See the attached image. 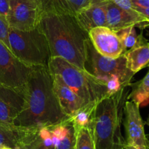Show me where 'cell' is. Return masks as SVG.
I'll use <instances>...</instances> for the list:
<instances>
[{
    "mask_svg": "<svg viewBox=\"0 0 149 149\" xmlns=\"http://www.w3.org/2000/svg\"><path fill=\"white\" fill-rule=\"evenodd\" d=\"M68 119L60 107L47 67H32L26 85V105L13 124L30 129L52 127Z\"/></svg>",
    "mask_w": 149,
    "mask_h": 149,
    "instance_id": "1",
    "label": "cell"
},
{
    "mask_svg": "<svg viewBox=\"0 0 149 149\" xmlns=\"http://www.w3.org/2000/svg\"><path fill=\"white\" fill-rule=\"evenodd\" d=\"M39 26L47 39L51 57L63 58L84 71L90 38L75 16L43 13Z\"/></svg>",
    "mask_w": 149,
    "mask_h": 149,
    "instance_id": "2",
    "label": "cell"
},
{
    "mask_svg": "<svg viewBox=\"0 0 149 149\" xmlns=\"http://www.w3.org/2000/svg\"><path fill=\"white\" fill-rule=\"evenodd\" d=\"M127 88L100 99L96 103L88 128L95 149H124L126 140L121 131L124 106L127 99Z\"/></svg>",
    "mask_w": 149,
    "mask_h": 149,
    "instance_id": "3",
    "label": "cell"
},
{
    "mask_svg": "<svg viewBox=\"0 0 149 149\" xmlns=\"http://www.w3.org/2000/svg\"><path fill=\"white\" fill-rule=\"evenodd\" d=\"M51 74H56L87 104L106 97L107 90L85 71L60 57H51L47 65Z\"/></svg>",
    "mask_w": 149,
    "mask_h": 149,
    "instance_id": "4",
    "label": "cell"
},
{
    "mask_svg": "<svg viewBox=\"0 0 149 149\" xmlns=\"http://www.w3.org/2000/svg\"><path fill=\"white\" fill-rule=\"evenodd\" d=\"M9 43L13 53L29 67H47L51 58L49 44L39 26L29 31L10 27Z\"/></svg>",
    "mask_w": 149,
    "mask_h": 149,
    "instance_id": "5",
    "label": "cell"
},
{
    "mask_svg": "<svg viewBox=\"0 0 149 149\" xmlns=\"http://www.w3.org/2000/svg\"><path fill=\"white\" fill-rule=\"evenodd\" d=\"M84 71L97 83L105 86L109 77L114 74L121 79L124 86L128 87L130 86L131 80L135 74L127 67L125 55L117 58L103 56L96 51L90 39L87 42Z\"/></svg>",
    "mask_w": 149,
    "mask_h": 149,
    "instance_id": "6",
    "label": "cell"
},
{
    "mask_svg": "<svg viewBox=\"0 0 149 149\" xmlns=\"http://www.w3.org/2000/svg\"><path fill=\"white\" fill-rule=\"evenodd\" d=\"M43 13L36 0H10L7 21L13 29L31 30L39 26Z\"/></svg>",
    "mask_w": 149,
    "mask_h": 149,
    "instance_id": "7",
    "label": "cell"
},
{
    "mask_svg": "<svg viewBox=\"0 0 149 149\" xmlns=\"http://www.w3.org/2000/svg\"><path fill=\"white\" fill-rule=\"evenodd\" d=\"M31 70L32 67L20 61L0 41V83L13 87H24Z\"/></svg>",
    "mask_w": 149,
    "mask_h": 149,
    "instance_id": "8",
    "label": "cell"
},
{
    "mask_svg": "<svg viewBox=\"0 0 149 149\" xmlns=\"http://www.w3.org/2000/svg\"><path fill=\"white\" fill-rule=\"evenodd\" d=\"M123 118L127 145L140 149H149V141L145 134L139 105L132 101L126 100Z\"/></svg>",
    "mask_w": 149,
    "mask_h": 149,
    "instance_id": "9",
    "label": "cell"
},
{
    "mask_svg": "<svg viewBox=\"0 0 149 149\" xmlns=\"http://www.w3.org/2000/svg\"><path fill=\"white\" fill-rule=\"evenodd\" d=\"M26 105V86L13 87L0 83V121L13 124Z\"/></svg>",
    "mask_w": 149,
    "mask_h": 149,
    "instance_id": "10",
    "label": "cell"
},
{
    "mask_svg": "<svg viewBox=\"0 0 149 149\" xmlns=\"http://www.w3.org/2000/svg\"><path fill=\"white\" fill-rule=\"evenodd\" d=\"M88 34L93 46L103 56L117 58L125 53L118 35L107 26L93 28L89 31Z\"/></svg>",
    "mask_w": 149,
    "mask_h": 149,
    "instance_id": "11",
    "label": "cell"
},
{
    "mask_svg": "<svg viewBox=\"0 0 149 149\" xmlns=\"http://www.w3.org/2000/svg\"><path fill=\"white\" fill-rule=\"evenodd\" d=\"M149 26V20L137 11H127L107 0L106 4V26L117 32L130 26L145 28Z\"/></svg>",
    "mask_w": 149,
    "mask_h": 149,
    "instance_id": "12",
    "label": "cell"
},
{
    "mask_svg": "<svg viewBox=\"0 0 149 149\" xmlns=\"http://www.w3.org/2000/svg\"><path fill=\"white\" fill-rule=\"evenodd\" d=\"M51 74V73H50ZM55 94L63 112L68 118L87 105L85 102L70 89L59 75L51 74Z\"/></svg>",
    "mask_w": 149,
    "mask_h": 149,
    "instance_id": "13",
    "label": "cell"
},
{
    "mask_svg": "<svg viewBox=\"0 0 149 149\" xmlns=\"http://www.w3.org/2000/svg\"><path fill=\"white\" fill-rule=\"evenodd\" d=\"M106 4L105 1H92L91 4L76 14L75 18L86 32L98 26H106Z\"/></svg>",
    "mask_w": 149,
    "mask_h": 149,
    "instance_id": "14",
    "label": "cell"
},
{
    "mask_svg": "<svg viewBox=\"0 0 149 149\" xmlns=\"http://www.w3.org/2000/svg\"><path fill=\"white\" fill-rule=\"evenodd\" d=\"M44 13L75 16L91 4L92 0H36Z\"/></svg>",
    "mask_w": 149,
    "mask_h": 149,
    "instance_id": "15",
    "label": "cell"
},
{
    "mask_svg": "<svg viewBox=\"0 0 149 149\" xmlns=\"http://www.w3.org/2000/svg\"><path fill=\"white\" fill-rule=\"evenodd\" d=\"M127 67L134 74L149 66V42L143 34L138 35L136 45L124 53Z\"/></svg>",
    "mask_w": 149,
    "mask_h": 149,
    "instance_id": "16",
    "label": "cell"
},
{
    "mask_svg": "<svg viewBox=\"0 0 149 149\" xmlns=\"http://www.w3.org/2000/svg\"><path fill=\"white\" fill-rule=\"evenodd\" d=\"M130 86H132V90L127 96V99H131V101L138 104L140 107L148 105L149 102V69L142 80L133 84L131 83Z\"/></svg>",
    "mask_w": 149,
    "mask_h": 149,
    "instance_id": "17",
    "label": "cell"
},
{
    "mask_svg": "<svg viewBox=\"0 0 149 149\" xmlns=\"http://www.w3.org/2000/svg\"><path fill=\"white\" fill-rule=\"evenodd\" d=\"M39 129L27 128L16 149H55L47 147L39 134Z\"/></svg>",
    "mask_w": 149,
    "mask_h": 149,
    "instance_id": "18",
    "label": "cell"
},
{
    "mask_svg": "<svg viewBox=\"0 0 149 149\" xmlns=\"http://www.w3.org/2000/svg\"><path fill=\"white\" fill-rule=\"evenodd\" d=\"M97 102L87 104L77 112H76L72 116L69 117V121L72 124L74 130L84 128V127H89L92 115Z\"/></svg>",
    "mask_w": 149,
    "mask_h": 149,
    "instance_id": "19",
    "label": "cell"
},
{
    "mask_svg": "<svg viewBox=\"0 0 149 149\" xmlns=\"http://www.w3.org/2000/svg\"><path fill=\"white\" fill-rule=\"evenodd\" d=\"M75 143L74 149H95L91 131L88 127L74 130Z\"/></svg>",
    "mask_w": 149,
    "mask_h": 149,
    "instance_id": "20",
    "label": "cell"
},
{
    "mask_svg": "<svg viewBox=\"0 0 149 149\" xmlns=\"http://www.w3.org/2000/svg\"><path fill=\"white\" fill-rule=\"evenodd\" d=\"M116 33L123 45L125 52L133 48L138 42V35L137 34L135 26L121 29L116 32Z\"/></svg>",
    "mask_w": 149,
    "mask_h": 149,
    "instance_id": "21",
    "label": "cell"
},
{
    "mask_svg": "<svg viewBox=\"0 0 149 149\" xmlns=\"http://www.w3.org/2000/svg\"><path fill=\"white\" fill-rule=\"evenodd\" d=\"M75 143V133L73 126L70 128L67 135L61 140L59 144L55 148V149H74Z\"/></svg>",
    "mask_w": 149,
    "mask_h": 149,
    "instance_id": "22",
    "label": "cell"
},
{
    "mask_svg": "<svg viewBox=\"0 0 149 149\" xmlns=\"http://www.w3.org/2000/svg\"><path fill=\"white\" fill-rule=\"evenodd\" d=\"M9 32H10V26L7 20L0 15V41L10 50V43H9Z\"/></svg>",
    "mask_w": 149,
    "mask_h": 149,
    "instance_id": "23",
    "label": "cell"
},
{
    "mask_svg": "<svg viewBox=\"0 0 149 149\" xmlns=\"http://www.w3.org/2000/svg\"><path fill=\"white\" fill-rule=\"evenodd\" d=\"M108 1H111L113 4L117 5L118 7H121L125 10H127V11H135L133 8L132 0H108Z\"/></svg>",
    "mask_w": 149,
    "mask_h": 149,
    "instance_id": "24",
    "label": "cell"
},
{
    "mask_svg": "<svg viewBox=\"0 0 149 149\" xmlns=\"http://www.w3.org/2000/svg\"><path fill=\"white\" fill-rule=\"evenodd\" d=\"M10 10V0H0V15L7 20Z\"/></svg>",
    "mask_w": 149,
    "mask_h": 149,
    "instance_id": "25",
    "label": "cell"
},
{
    "mask_svg": "<svg viewBox=\"0 0 149 149\" xmlns=\"http://www.w3.org/2000/svg\"><path fill=\"white\" fill-rule=\"evenodd\" d=\"M134 7H145L149 8V0H132Z\"/></svg>",
    "mask_w": 149,
    "mask_h": 149,
    "instance_id": "26",
    "label": "cell"
},
{
    "mask_svg": "<svg viewBox=\"0 0 149 149\" xmlns=\"http://www.w3.org/2000/svg\"><path fill=\"white\" fill-rule=\"evenodd\" d=\"M17 126L14 125V124H7V123L3 122V121H0V132L4 131H7V130L13 129H15Z\"/></svg>",
    "mask_w": 149,
    "mask_h": 149,
    "instance_id": "27",
    "label": "cell"
},
{
    "mask_svg": "<svg viewBox=\"0 0 149 149\" xmlns=\"http://www.w3.org/2000/svg\"><path fill=\"white\" fill-rule=\"evenodd\" d=\"M134 10L138 12V13L149 20V8H145V7H134Z\"/></svg>",
    "mask_w": 149,
    "mask_h": 149,
    "instance_id": "28",
    "label": "cell"
},
{
    "mask_svg": "<svg viewBox=\"0 0 149 149\" xmlns=\"http://www.w3.org/2000/svg\"><path fill=\"white\" fill-rule=\"evenodd\" d=\"M125 148L126 149H140V148H137L134 147V146L132 145H125Z\"/></svg>",
    "mask_w": 149,
    "mask_h": 149,
    "instance_id": "29",
    "label": "cell"
},
{
    "mask_svg": "<svg viewBox=\"0 0 149 149\" xmlns=\"http://www.w3.org/2000/svg\"><path fill=\"white\" fill-rule=\"evenodd\" d=\"M0 149H13V148L11 147H9V146L7 145H0Z\"/></svg>",
    "mask_w": 149,
    "mask_h": 149,
    "instance_id": "30",
    "label": "cell"
},
{
    "mask_svg": "<svg viewBox=\"0 0 149 149\" xmlns=\"http://www.w3.org/2000/svg\"><path fill=\"white\" fill-rule=\"evenodd\" d=\"M105 1V0H92V1Z\"/></svg>",
    "mask_w": 149,
    "mask_h": 149,
    "instance_id": "31",
    "label": "cell"
},
{
    "mask_svg": "<svg viewBox=\"0 0 149 149\" xmlns=\"http://www.w3.org/2000/svg\"><path fill=\"white\" fill-rule=\"evenodd\" d=\"M148 67H149V66H148Z\"/></svg>",
    "mask_w": 149,
    "mask_h": 149,
    "instance_id": "32",
    "label": "cell"
}]
</instances>
